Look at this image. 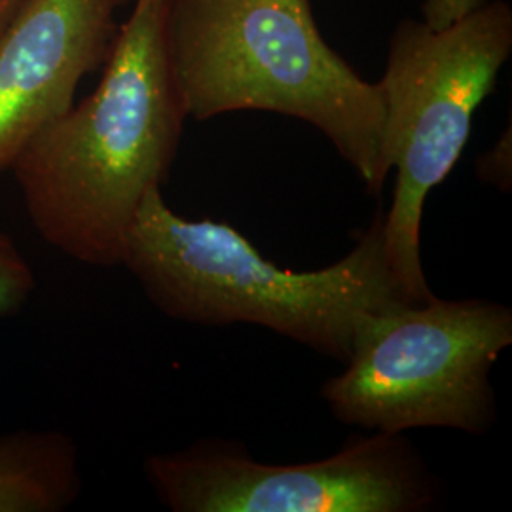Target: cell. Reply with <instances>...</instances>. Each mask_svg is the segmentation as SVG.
Returning a JSON list of instances; mask_svg holds the SVG:
<instances>
[{
    "instance_id": "cell-3",
    "label": "cell",
    "mask_w": 512,
    "mask_h": 512,
    "mask_svg": "<svg viewBox=\"0 0 512 512\" xmlns=\"http://www.w3.org/2000/svg\"><path fill=\"white\" fill-rule=\"evenodd\" d=\"M186 116L258 110L319 129L370 194L384 188V97L323 38L311 0H167Z\"/></svg>"
},
{
    "instance_id": "cell-8",
    "label": "cell",
    "mask_w": 512,
    "mask_h": 512,
    "mask_svg": "<svg viewBox=\"0 0 512 512\" xmlns=\"http://www.w3.org/2000/svg\"><path fill=\"white\" fill-rule=\"evenodd\" d=\"M82 494L80 450L59 429L0 435V512H63Z\"/></svg>"
},
{
    "instance_id": "cell-12",
    "label": "cell",
    "mask_w": 512,
    "mask_h": 512,
    "mask_svg": "<svg viewBox=\"0 0 512 512\" xmlns=\"http://www.w3.org/2000/svg\"><path fill=\"white\" fill-rule=\"evenodd\" d=\"M21 4H23V0H0V31L4 29V25L12 19V16L18 12Z\"/></svg>"
},
{
    "instance_id": "cell-10",
    "label": "cell",
    "mask_w": 512,
    "mask_h": 512,
    "mask_svg": "<svg viewBox=\"0 0 512 512\" xmlns=\"http://www.w3.org/2000/svg\"><path fill=\"white\" fill-rule=\"evenodd\" d=\"M476 173L482 183L492 184L501 192H511L512 137L511 124L499 135L494 147L484 152L476 162Z\"/></svg>"
},
{
    "instance_id": "cell-2",
    "label": "cell",
    "mask_w": 512,
    "mask_h": 512,
    "mask_svg": "<svg viewBox=\"0 0 512 512\" xmlns=\"http://www.w3.org/2000/svg\"><path fill=\"white\" fill-rule=\"evenodd\" d=\"M384 213L348 255L313 272L283 270L228 222L175 213L152 188L129 226L122 266L167 317L203 327L256 325L346 363L368 311L404 300L385 258Z\"/></svg>"
},
{
    "instance_id": "cell-1",
    "label": "cell",
    "mask_w": 512,
    "mask_h": 512,
    "mask_svg": "<svg viewBox=\"0 0 512 512\" xmlns=\"http://www.w3.org/2000/svg\"><path fill=\"white\" fill-rule=\"evenodd\" d=\"M133 2L95 92L10 167L38 236L99 268L122 266L129 226L167 181L188 118L167 54V0Z\"/></svg>"
},
{
    "instance_id": "cell-11",
    "label": "cell",
    "mask_w": 512,
    "mask_h": 512,
    "mask_svg": "<svg viewBox=\"0 0 512 512\" xmlns=\"http://www.w3.org/2000/svg\"><path fill=\"white\" fill-rule=\"evenodd\" d=\"M484 0H423L421 19L435 29H442L471 10L478 8Z\"/></svg>"
},
{
    "instance_id": "cell-9",
    "label": "cell",
    "mask_w": 512,
    "mask_h": 512,
    "mask_svg": "<svg viewBox=\"0 0 512 512\" xmlns=\"http://www.w3.org/2000/svg\"><path fill=\"white\" fill-rule=\"evenodd\" d=\"M37 291L33 266L18 243L0 228V319L16 317Z\"/></svg>"
},
{
    "instance_id": "cell-5",
    "label": "cell",
    "mask_w": 512,
    "mask_h": 512,
    "mask_svg": "<svg viewBox=\"0 0 512 512\" xmlns=\"http://www.w3.org/2000/svg\"><path fill=\"white\" fill-rule=\"evenodd\" d=\"M512 344V310L482 298L397 302L365 313L344 370L321 387L330 414L370 433L492 431V368Z\"/></svg>"
},
{
    "instance_id": "cell-6",
    "label": "cell",
    "mask_w": 512,
    "mask_h": 512,
    "mask_svg": "<svg viewBox=\"0 0 512 512\" xmlns=\"http://www.w3.org/2000/svg\"><path fill=\"white\" fill-rule=\"evenodd\" d=\"M173 512H427L444 486L404 435L351 437L329 458L272 465L234 440L203 439L145 461Z\"/></svg>"
},
{
    "instance_id": "cell-4",
    "label": "cell",
    "mask_w": 512,
    "mask_h": 512,
    "mask_svg": "<svg viewBox=\"0 0 512 512\" xmlns=\"http://www.w3.org/2000/svg\"><path fill=\"white\" fill-rule=\"evenodd\" d=\"M511 54L507 0H484L442 29L404 18L389 40L378 80L385 109L382 164L387 175L397 169V183L382 234L389 272L408 302L435 296L421 266L425 202L463 156L476 110L494 92Z\"/></svg>"
},
{
    "instance_id": "cell-7",
    "label": "cell",
    "mask_w": 512,
    "mask_h": 512,
    "mask_svg": "<svg viewBox=\"0 0 512 512\" xmlns=\"http://www.w3.org/2000/svg\"><path fill=\"white\" fill-rule=\"evenodd\" d=\"M129 0H23L0 31V175L105 65Z\"/></svg>"
}]
</instances>
